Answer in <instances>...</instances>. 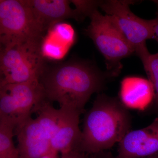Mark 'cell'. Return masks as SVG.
Masks as SVG:
<instances>
[{"mask_svg":"<svg viewBox=\"0 0 158 158\" xmlns=\"http://www.w3.org/2000/svg\"><path fill=\"white\" fill-rule=\"evenodd\" d=\"M56 36L70 45H72L75 40L74 30L69 24L66 23H57L49 29Z\"/></svg>","mask_w":158,"mask_h":158,"instance_id":"cell-18","label":"cell"},{"mask_svg":"<svg viewBox=\"0 0 158 158\" xmlns=\"http://www.w3.org/2000/svg\"><path fill=\"white\" fill-rule=\"evenodd\" d=\"M158 153V116L148 126L131 131L118 143L115 158H143Z\"/></svg>","mask_w":158,"mask_h":158,"instance_id":"cell-8","label":"cell"},{"mask_svg":"<svg viewBox=\"0 0 158 158\" xmlns=\"http://www.w3.org/2000/svg\"><path fill=\"white\" fill-rule=\"evenodd\" d=\"M89 17L86 34L104 57L106 71L113 77L118 76L122 69L121 60L135 54V50L109 15L96 8Z\"/></svg>","mask_w":158,"mask_h":158,"instance_id":"cell-4","label":"cell"},{"mask_svg":"<svg viewBox=\"0 0 158 158\" xmlns=\"http://www.w3.org/2000/svg\"><path fill=\"white\" fill-rule=\"evenodd\" d=\"M59 118L56 133L51 141L52 149L61 154L77 150L81 140L79 127L82 112L78 108L63 105L59 109Z\"/></svg>","mask_w":158,"mask_h":158,"instance_id":"cell-9","label":"cell"},{"mask_svg":"<svg viewBox=\"0 0 158 158\" xmlns=\"http://www.w3.org/2000/svg\"><path fill=\"white\" fill-rule=\"evenodd\" d=\"M132 118L118 98L99 93L85 113L81 140L77 150L95 155L119 143L131 131Z\"/></svg>","mask_w":158,"mask_h":158,"instance_id":"cell-2","label":"cell"},{"mask_svg":"<svg viewBox=\"0 0 158 158\" xmlns=\"http://www.w3.org/2000/svg\"><path fill=\"white\" fill-rule=\"evenodd\" d=\"M136 55L141 59L148 79L153 87L155 99L153 111L158 116V52L150 54L146 48L139 51Z\"/></svg>","mask_w":158,"mask_h":158,"instance_id":"cell-15","label":"cell"},{"mask_svg":"<svg viewBox=\"0 0 158 158\" xmlns=\"http://www.w3.org/2000/svg\"><path fill=\"white\" fill-rule=\"evenodd\" d=\"M18 122L17 118L0 115V158H20L13 140Z\"/></svg>","mask_w":158,"mask_h":158,"instance_id":"cell-13","label":"cell"},{"mask_svg":"<svg viewBox=\"0 0 158 158\" xmlns=\"http://www.w3.org/2000/svg\"><path fill=\"white\" fill-rule=\"evenodd\" d=\"M104 153V152H102L97 154L94 156V158H115L113 157L108 156L107 155H105ZM143 158H158V153L153 155Z\"/></svg>","mask_w":158,"mask_h":158,"instance_id":"cell-20","label":"cell"},{"mask_svg":"<svg viewBox=\"0 0 158 158\" xmlns=\"http://www.w3.org/2000/svg\"><path fill=\"white\" fill-rule=\"evenodd\" d=\"M153 2L156 4L157 6L158 7V0H157V1H153Z\"/></svg>","mask_w":158,"mask_h":158,"instance_id":"cell-23","label":"cell"},{"mask_svg":"<svg viewBox=\"0 0 158 158\" xmlns=\"http://www.w3.org/2000/svg\"><path fill=\"white\" fill-rule=\"evenodd\" d=\"M0 115L17 118L19 122L25 119L23 118L20 110L13 98L6 91L1 90Z\"/></svg>","mask_w":158,"mask_h":158,"instance_id":"cell-17","label":"cell"},{"mask_svg":"<svg viewBox=\"0 0 158 158\" xmlns=\"http://www.w3.org/2000/svg\"><path fill=\"white\" fill-rule=\"evenodd\" d=\"M155 24L154 33L155 39L158 43V11L157 13L156 17L155 19Z\"/></svg>","mask_w":158,"mask_h":158,"instance_id":"cell-22","label":"cell"},{"mask_svg":"<svg viewBox=\"0 0 158 158\" xmlns=\"http://www.w3.org/2000/svg\"><path fill=\"white\" fill-rule=\"evenodd\" d=\"M0 90L6 91L13 98L24 118L37 113L47 100L45 90L40 81L0 85Z\"/></svg>","mask_w":158,"mask_h":158,"instance_id":"cell-11","label":"cell"},{"mask_svg":"<svg viewBox=\"0 0 158 158\" xmlns=\"http://www.w3.org/2000/svg\"><path fill=\"white\" fill-rule=\"evenodd\" d=\"M59 152L52 149L47 154L41 158H60L59 156Z\"/></svg>","mask_w":158,"mask_h":158,"instance_id":"cell-21","label":"cell"},{"mask_svg":"<svg viewBox=\"0 0 158 158\" xmlns=\"http://www.w3.org/2000/svg\"><path fill=\"white\" fill-rule=\"evenodd\" d=\"M41 43H28L1 50L0 85L40 81L45 69Z\"/></svg>","mask_w":158,"mask_h":158,"instance_id":"cell-5","label":"cell"},{"mask_svg":"<svg viewBox=\"0 0 158 158\" xmlns=\"http://www.w3.org/2000/svg\"><path fill=\"white\" fill-rule=\"evenodd\" d=\"M119 100L127 109L143 111L153 104L155 91L148 79L127 77L120 84Z\"/></svg>","mask_w":158,"mask_h":158,"instance_id":"cell-12","label":"cell"},{"mask_svg":"<svg viewBox=\"0 0 158 158\" xmlns=\"http://www.w3.org/2000/svg\"><path fill=\"white\" fill-rule=\"evenodd\" d=\"M60 158H94L90 157L87 154L77 150H73L70 152L61 154Z\"/></svg>","mask_w":158,"mask_h":158,"instance_id":"cell-19","label":"cell"},{"mask_svg":"<svg viewBox=\"0 0 158 158\" xmlns=\"http://www.w3.org/2000/svg\"><path fill=\"white\" fill-rule=\"evenodd\" d=\"M112 77L89 62L75 61L45 69L40 81L49 101L74 106L83 113L91 95L104 90Z\"/></svg>","mask_w":158,"mask_h":158,"instance_id":"cell-1","label":"cell"},{"mask_svg":"<svg viewBox=\"0 0 158 158\" xmlns=\"http://www.w3.org/2000/svg\"><path fill=\"white\" fill-rule=\"evenodd\" d=\"M45 32L27 0L0 1L1 50L41 43Z\"/></svg>","mask_w":158,"mask_h":158,"instance_id":"cell-3","label":"cell"},{"mask_svg":"<svg viewBox=\"0 0 158 158\" xmlns=\"http://www.w3.org/2000/svg\"><path fill=\"white\" fill-rule=\"evenodd\" d=\"M37 117L48 139L51 141L56 133L59 123V109H55L51 102L46 100L37 111Z\"/></svg>","mask_w":158,"mask_h":158,"instance_id":"cell-14","label":"cell"},{"mask_svg":"<svg viewBox=\"0 0 158 158\" xmlns=\"http://www.w3.org/2000/svg\"><path fill=\"white\" fill-rule=\"evenodd\" d=\"M71 46L48 30L43 38L40 49L44 58L59 60L64 57Z\"/></svg>","mask_w":158,"mask_h":158,"instance_id":"cell-16","label":"cell"},{"mask_svg":"<svg viewBox=\"0 0 158 158\" xmlns=\"http://www.w3.org/2000/svg\"><path fill=\"white\" fill-rule=\"evenodd\" d=\"M14 134L17 137L20 158H41L52 150L51 141L37 118L31 116L18 123Z\"/></svg>","mask_w":158,"mask_h":158,"instance_id":"cell-7","label":"cell"},{"mask_svg":"<svg viewBox=\"0 0 158 158\" xmlns=\"http://www.w3.org/2000/svg\"><path fill=\"white\" fill-rule=\"evenodd\" d=\"M27 2L45 32L64 19H73L80 21L85 18L75 6L74 9L71 7V1L27 0Z\"/></svg>","mask_w":158,"mask_h":158,"instance_id":"cell-10","label":"cell"},{"mask_svg":"<svg viewBox=\"0 0 158 158\" xmlns=\"http://www.w3.org/2000/svg\"><path fill=\"white\" fill-rule=\"evenodd\" d=\"M133 1L109 0L100 1L99 7L109 15L135 50V54L146 47L148 40L155 39V19H143L135 15L130 9Z\"/></svg>","mask_w":158,"mask_h":158,"instance_id":"cell-6","label":"cell"}]
</instances>
